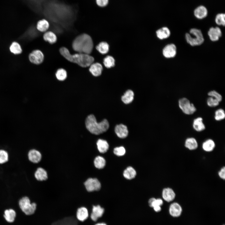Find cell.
Returning a JSON list of instances; mask_svg holds the SVG:
<instances>
[{"instance_id": "cell-12", "label": "cell", "mask_w": 225, "mask_h": 225, "mask_svg": "<svg viewBox=\"0 0 225 225\" xmlns=\"http://www.w3.org/2000/svg\"><path fill=\"white\" fill-rule=\"evenodd\" d=\"M208 35L210 40L213 42L218 41L222 35L221 29L218 27H211L208 32Z\"/></svg>"}, {"instance_id": "cell-23", "label": "cell", "mask_w": 225, "mask_h": 225, "mask_svg": "<svg viewBox=\"0 0 225 225\" xmlns=\"http://www.w3.org/2000/svg\"><path fill=\"white\" fill-rule=\"evenodd\" d=\"M192 126L195 130L199 132L202 131L205 129V125L203 122V119L201 117H198L194 120Z\"/></svg>"}, {"instance_id": "cell-31", "label": "cell", "mask_w": 225, "mask_h": 225, "mask_svg": "<svg viewBox=\"0 0 225 225\" xmlns=\"http://www.w3.org/2000/svg\"><path fill=\"white\" fill-rule=\"evenodd\" d=\"M106 163V160L104 158L99 156L96 157L94 160V166L99 169L104 168L105 166Z\"/></svg>"}, {"instance_id": "cell-15", "label": "cell", "mask_w": 225, "mask_h": 225, "mask_svg": "<svg viewBox=\"0 0 225 225\" xmlns=\"http://www.w3.org/2000/svg\"><path fill=\"white\" fill-rule=\"evenodd\" d=\"M115 132L117 136L121 138L127 137L128 133L127 127L122 124L117 125L115 126Z\"/></svg>"}, {"instance_id": "cell-27", "label": "cell", "mask_w": 225, "mask_h": 225, "mask_svg": "<svg viewBox=\"0 0 225 225\" xmlns=\"http://www.w3.org/2000/svg\"><path fill=\"white\" fill-rule=\"evenodd\" d=\"M49 23L47 20L43 19L39 20L37 24V28L42 32H46L49 27Z\"/></svg>"}, {"instance_id": "cell-46", "label": "cell", "mask_w": 225, "mask_h": 225, "mask_svg": "<svg viewBox=\"0 0 225 225\" xmlns=\"http://www.w3.org/2000/svg\"><path fill=\"white\" fill-rule=\"evenodd\" d=\"M95 225H107L105 223L103 222L98 223Z\"/></svg>"}, {"instance_id": "cell-40", "label": "cell", "mask_w": 225, "mask_h": 225, "mask_svg": "<svg viewBox=\"0 0 225 225\" xmlns=\"http://www.w3.org/2000/svg\"><path fill=\"white\" fill-rule=\"evenodd\" d=\"M219 102L217 99L211 97H208L207 101V103L208 106L211 107H215L218 106Z\"/></svg>"}, {"instance_id": "cell-45", "label": "cell", "mask_w": 225, "mask_h": 225, "mask_svg": "<svg viewBox=\"0 0 225 225\" xmlns=\"http://www.w3.org/2000/svg\"><path fill=\"white\" fill-rule=\"evenodd\" d=\"M154 211L156 212H158L161 210V206H156L153 208Z\"/></svg>"}, {"instance_id": "cell-11", "label": "cell", "mask_w": 225, "mask_h": 225, "mask_svg": "<svg viewBox=\"0 0 225 225\" xmlns=\"http://www.w3.org/2000/svg\"><path fill=\"white\" fill-rule=\"evenodd\" d=\"M182 208L178 202H174L171 203L169 208V212L172 217L177 218L179 217L182 212Z\"/></svg>"}, {"instance_id": "cell-1", "label": "cell", "mask_w": 225, "mask_h": 225, "mask_svg": "<svg viewBox=\"0 0 225 225\" xmlns=\"http://www.w3.org/2000/svg\"><path fill=\"white\" fill-rule=\"evenodd\" d=\"M59 51L61 54L68 61L75 63L82 67L90 66L94 61V58L89 54L81 53L71 54L65 47L61 48Z\"/></svg>"}, {"instance_id": "cell-9", "label": "cell", "mask_w": 225, "mask_h": 225, "mask_svg": "<svg viewBox=\"0 0 225 225\" xmlns=\"http://www.w3.org/2000/svg\"><path fill=\"white\" fill-rule=\"evenodd\" d=\"M28 158L31 162L37 164L40 162L42 159V155L40 152L35 149L30 150L28 153Z\"/></svg>"}, {"instance_id": "cell-5", "label": "cell", "mask_w": 225, "mask_h": 225, "mask_svg": "<svg viewBox=\"0 0 225 225\" xmlns=\"http://www.w3.org/2000/svg\"><path fill=\"white\" fill-rule=\"evenodd\" d=\"M18 205L21 211L27 215L34 214L37 208V203L31 202L30 198L27 196L23 197L19 200Z\"/></svg>"}, {"instance_id": "cell-44", "label": "cell", "mask_w": 225, "mask_h": 225, "mask_svg": "<svg viewBox=\"0 0 225 225\" xmlns=\"http://www.w3.org/2000/svg\"><path fill=\"white\" fill-rule=\"evenodd\" d=\"M218 174L219 177L223 180L225 178V168L223 167L218 172Z\"/></svg>"}, {"instance_id": "cell-36", "label": "cell", "mask_w": 225, "mask_h": 225, "mask_svg": "<svg viewBox=\"0 0 225 225\" xmlns=\"http://www.w3.org/2000/svg\"><path fill=\"white\" fill-rule=\"evenodd\" d=\"M163 204V201L161 198H152L148 201V204L150 207L153 208L156 206H161Z\"/></svg>"}, {"instance_id": "cell-16", "label": "cell", "mask_w": 225, "mask_h": 225, "mask_svg": "<svg viewBox=\"0 0 225 225\" xmlns=\"http://www.w3.org/2000/svg\"><path fill=\"white\" fill-rule=\"evenodd\" d=\"M162 196L164 200L169 202L172 201L175 199L176 194L172 189L169 188H167L163 189Z\"/></svg>"}, {"instance_id": "cell-21", "label": "cell", "mask_w": 225, "mask_h": 225, "mask_svg": "<svg viewBox=\"0 0 225 225\" xmlns=\"http://www.w3.org/2000/svg\"><path fill=\"white\" fill-rule=\"evenodd\" d=\"M208 10L203 6H200L197 7L194 10V13L195 17L198 19H202L207 15Z\"/></svg>"}, {"instance_id": "cell-43", "label": "cell", "mask_w": 225, "mask_h": 225, "mask_svg": "<svg viewBox=\"0 0 225 225\" xmlns=\"http://www.w3.org/2000/svg\"><path fill=\"white\" fill-rule=\"evenodd\" d=\"M97 5L100 7H104L107 6L109 0H95Z\"/></svg>"}, {"instance_id": "cell-33", "label": "cell", "mask_w": 225, "mask_h": 225, "mask_svg": "<svg viewBox=\"0 0 225 225\" xmlns=\"http://www.w3.org/2000/svg\"><path fill=\"white\" fill-rule=\"evenodd\" d=\"M11 52L14 54H18L22 53V50L20 45L17 42H13L10 47Z\"/></svg>"}, {"instance_id": "cell-35", "label": "cell", "mask_w": 225, "mask_h": 225, "mask_svg": "<svg viewBox=\"0 0 225 225\" xmlns=\"http://www.w3.org/2000/svg\"><path fill=\"white\" fill-rule=\"evenodd\" d=\"M115 62V60L113 57L110 56H108L104 58L103 63L105 67L110 68L114 66Z\"/></svg>"}, {"instance_id": "cell-41", "label": "cell", "mask_w": 225, "mask_h": 225, "mask_svg": "<svg viewBox=\"0 0 225 225\" xmlns=\"http://www.w3.org/2000/svg\"><path fill=\"white\" fill-rule=\"evenodd\" d=\"M113 152L117 156H121L125 154L126 150L122 146L117 147L114 149Z\"/></svg>"}, {"instance_id": "cell-34", "label": "cell", "mask_w": 225, "mask_h": 225, "mask_svg": "<svg viewBox=\"0 0 225 225\" xmlns=\"http://www.w3.org/2000/svg\"><path fill=\"white\" fill-rule=\"evenodd\" d=\"M57 78L59 80L62 81L64 80L67 78V74L66 70L60 68L55 73Z\"/></svg>"}, {"instance_id": "cell-22", "label": "cell", "mask_w": 225, "mask_h": 225, "mask_svg": "<svg viewBox=\"0 0 225 225\" xmlns=\"http://www.w3.org/2000/svg\"><path fill=\"white\" fill-rule=\"evenodd\" d=\"M156 33L158 38L161 40L168 38L171 34L170 31L169 29L165 27L158 30Z\"/></svg>"}, {"instance_id": "cell-39", "label": "cell", "mask_w": 225, "mask_h": 225, "mask_svg": "<svg viewBox=\"0 0 225 225\" xmlns=\"http://www.w3.org/2000/svg\"><path fill=\"white\" fill-rule=\"evenodd\" d=\"M225 14L224 13H219L216 17L215 22L217 25L224 26L225 25Z\"/></svg>"}, {"instance_id": "cell-4", "label": "cell", "mask_w": 225, "mask_h": 225, "mask_svg": "<svg viewBox=\"0 0 225 225\" xmlns=\"http://www.w3.org/2000/svg\"><path fill=\"white\" fill-rule=\"evenodd\" d=\"M190 33H187L185 37L188 43L192 46L201 45L204 40L202 33L200 29L195 28L191 29Z\"/></svg>"}, {"instance_id": "cell-3", "label": "cell", "mask_w": 225, "mask_h": 225, "mask_svg": "<svg viewBox=\"0 0 225 225\" xmlns=\"http://www.w3.org/2000/svg\"><path fill=\"white\" fill-rule=\"evenodd\" d=\"M86 127L92 134L99 135L106 132L109 128V123L106 119L98 122L95 117L93 114L88 115L85 120Z\"/></svg>"}, {"instance_id": "cell-26", "label": "cell", "mask_w": 225, "mask_h": 225, "mask_svg": "<svg viewBox=\"0 0 225 225\" xmlns=\"http://www.w3.org/2000/svg\"><path fill=\"white\" fill-rule=\"evenodd\" d=\"M198 143L196 140L193 138H187L185 140V146L189 150L196 149L198 147Z\"/></svg>"}, {"instance_id": "cell-30", "label": "cell", "mask_w": 225, "mask_h": 225, "mask_svg": "<svg viewBox=\"0 0 225 225\" xmlns=\"http://www.w3.org/2000/svg\"><path fill=\"white\" fill-rule=\"evenodd\" d=\"M136 175V172L134 168L129 166L125 169L123 172L124 177L127 179L130 180L134 178Z\"/></svg>"}, {"instance_id": "cell-28", "label": "cell", "mask_w": 225, "mask_h": 225, "mask_svg": "<svg viewBox=\"0 0 225 225\" xmlns=\"http://www.w3.org/2000/svg\"><path fill=\"white\" fill-rule=\"evenodd\" d=\"M43 38L45 41L52 44L56 42L57 40L56 34L51 31L46 32L43 34Z\"/></svg>"}, {"instance_id": "cell-17", "label": "cell", "mask_w": 225, "mask_h": 225, "mask_svg": "<svg viewBox=\"0 0 225 225\" xmlns=\"http://www.w3.org/2000/svg\"><path fill=\"white\" fill-rule=\"evenodd\" d=\"M52 225H78V223L74 217H70L56 221Z\"/></svg>"}, {"instance_id": "cell-24", "label": "cell", "mask_w": 225, "mask_h": 225, "mask_svg": "<svg viewBox=\"0 0 225 225\" xmlns=\"http://www.w3.org/2000/svg\"><path fill=\"white\" fill-rule=\"evenodd\" d=\"M96 144L98 151L101 153L106 152L109 148V144L105 140L99 139L97 142Z\"/></svg>"}, {"instance_id": "cell-19", "label": "cell", "mask_w": 225, "mask_h": 225, "mask_svg": "<svg viewBox=\"0 0 225 225\" xmlns=\"http://www.w3.org/2000/svg\"><path fill=\"white\" fill-rule=\"evenodd\" d=\"M89 70L93 76L98 77L101 75L102 67V65L99 63H93L90 66Z\"/></svg>"}, {"instance_id": "cell-13", "label": "cell", "mask_w": 225, "mask_h": 225, "mask_svg": "<svg viewBox=\"0 0 225 225\" xmlns=\"http://www.w3.org/2000/svg\"><path fill=\"white\" fill-rule=\"evenodd\" d=\"M104 211V208L99 205L93 206L90 215L91 219L94 222L96 221L99 218L102 217Z\"/></svg>"}, {"instance_id": "cell-8", "label": "cell", "mask_w": 225, "mask_h": 225, "mask_svg": "<svg viewBox=\"0 0 225 225\" xmlns=\"http://www.w3.org/2000/svg\"><path fill=\"white\" fill-rule=\"evenodd\" d=\"M44 55L40 50H35L32 51L29 56V59L32 63L35 64H39L43 61Z\"/></svg>"}, {"instance_id": "cell-29", "label": "cell", "mask_w": 225, "mask_h": 225, "mask_svg": "<svg viewBox=\"0 0 225 225\" xmlns=\"http://www.w3.org/2000/svg\"><path fill=\"white\" fill-rule=\"evenodd\" d=\"M215 146V142L212 139H210L207 140L202 144L203 149L207 152H210L212 151Z\"/></svg>"}, {"instance_id": "cell-20", "label": "cell", "mask_w": 225, "mask_h": 225, "mask_svg": "<svg viewBox=\"0 0 225 225\" xmlns=\"http://www.w3.org/2000/svg\"><path fill=\"white\" fill-rule=\"evenodd\" d=\"M16 216V212L13 209H6L4 212L3 217L8 222L12 223L14 222Z\"/></svg>"}, {"instance_id": "cell-2", "label": "cell", "mask_w": 225, "mask_h": 225, "mask_svg": "<svg viewBox=\"0 0 225 225\" xmlns=\"http://www.w3.org/2000/svg\"><path fill=\"white\" fill-rule=\"evenodd\" d=\"M73 49L78 53L89 54L93 48V43L91 37L84 33L77 37L73 42Z\"/></svg>"}, {"instance_id": "cell-14", "label": "cell", "mask_w": 225, "mask_h": 225, "mask_svg": "<svg viewBox=\"0 0 225 225\" xmlns=\"http://www.w3.org/2000/svg\"><path fill=\"white\" fill-rule=\"evenodd\" d=\"M35 179L39 182H42L47 180L48 178V173L43 168L39 167L37 168L34 173Z\"/></svg>"}, {"instance_id": "cell-6", "label": "cell", "mask_w": 225, "mask_h": 225, "mask_svg": "<svg viewBox=\"0 0 225 225\" xmlns=\"http://www.w3.org/2000/svg\"><path fill=\"white\" fill-rule=\"evenodd\" d=\"M178 105L180 109L185 114L191 115L196 111L194 104L186 98H180L178 100Z\"/></svg>"}, {"instance_id": "cell-37", "label": "cell", "mask_w": 225, "mask_h": 225, "mask_svg": "<svg viewBox=\"0 0 225 225\" xmlns=\"http://www.w3.org/2000/svg\"><path fill=\"white\" fill-rule=\"evenodd\" d=\"M9 158L8 152L3 149H0V164H3L7 162Z\"/></svg>"}, {"instance_id": "cell-42", "label": "cell", "mask_w": 225, "mask_h": 225, "mask_svg": "<svg viewBox=\"0 0 225 225\" xmlns=\"http://www.w3.org/2000/svg\"><path fill=\"white\" fill-rule=\"evenodd\" d=\"M208 94L209 97H211L215 98L219 102L222 100V97L221 95L215 90L211 91L209 92Z\"/></svg>"}, {"instance_id": "cell-25", "label": "cell", "mask_w": 225, "mask_h": 225, "mask_svg": "<svg viewBox=\"0 0 225 225\" xmlns=\"http://www.w3.org/2000/svg\"><path fill=\"white\" fill-rule=\"evenodd\" d=\"M134 93L131 90H127L121 97V100L126 104L131 103L134 99Z\"/></svg>"}, {"instance_id": "cell-32", "label": "cell", "mask_w": 225, "mask_h": 225, "mask_svg": "<svg viewBox=\"0 0 225 225\" xmlns=\"http://www.w3.org/2000/svg\"><path fill=\"white\" fill-rule=\"evenodd\" d=\"M96 49L101 53L105 54L108 52L109 46L107 42H100L96 46Z\"/></svg>"}, {"instance_id": "cell-47", "label": "cell", "mask_w": 225, "mask_h": 225, "mask_svg": "<svg viewBox=\"0 0 225 225\" xmlns=\"http://www.w3.org/2000/svg\"></svg>"}, {"instance_id": "cell-38", "label": "cell", "mask_w": 225, "mask_h": 225, "mask_svg": "<svg viewBox=\"0 0 225 225\" xmlns=\"http://www.w3.org/2000/svg\"><path fill=\"white\" fill-rule=\"evenodd\" d=\"M225 113L223 109L220 108L216 111L215 112V119L217 121L222 120L225 118Z\"/></svg>"}, {"instance_id": "cell-18", "label": "cell", "mask_w": 225, "mask_h": 225, "mask_svg": "<svg viewBox=\"0 0 225 225\" xmlns=\"http://www.w3.org/2000/svg\"><path fill=\"white\" fill-rule=\"evenodd\" d=\"M76 216L78 220L82 222H84L87 219L89 216L87 208L84 207L78 208L76 212Z\"/></svg>"}, {"instance_id": "cell-7", "label": "cell", "mask_w": 225, "mask_h": 225, "mask_svg": "<svg viewBox=\"0 0 225 225\" xmlns=\"http://www.w3.org/2000/svg\"><path fill=\"white\" fill-rule=\"evenodd\" d=\"M86 190L88 192L99 190L101 188V184L96 178H89L84 182Z\"/></svg>"}, {"instance_id": "cell-10", "label": "cell", "mask_w": 225, "mask_h": 225, "mask_svg": "<svg viewBox=\"0 0 225 225\" xmlns=\"http://www.w3.org/2000/svg\"><path fill=\"white\" fill-rule=\"evenodd\" d=\"M176 53V47L173 43L167 44L162 50L163 55L166 58H173L175 56Z\"/></svg>"}]
</instances>
